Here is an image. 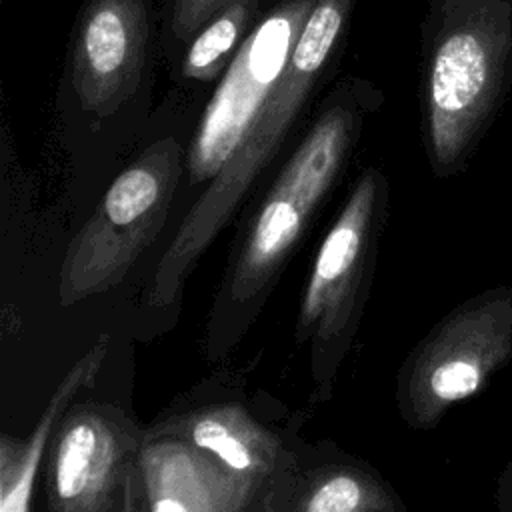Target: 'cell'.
<instances>
[{"label": "cell", "mask_w": 512, "mask_h": 512, "mask_svg": "<svg viewBox=\"0 0 512 512\" xmlns=\"http://www.w3.org/2000/svg\"><path fill=\"white\" fill-rule=\"evenodd\" d=\"M258 0H230L190 38L182 72L194 80H212L234 60Z\"/></svg>", "instance_id": "14"}, {"label": "cell", "mask_w": 512, "mask_h": 512, "mask_svg": "<svg viewBox=\"0 0 512 512\" xmlns=\"http://www.w3.org/2000/svg\"><path fill=\"white\" fill-rule=\"evenodd\" d=\"M354 0H318L312 8L280 82L268 96L242 142L192 204L152 274L146 300L166 308L180 300L184 282L200 256L228 224L238 204L278 152L284 136L310 98Z\"/></svg>", "instance_id": "3"}, {"label": "cell", "mask_w": 512, "mask_h": 512, "mask_svg": "<svg viewBox=\"0 0 512 512\" xmlns=\"http://www.w3.org/2000/svg\"><path fill=\"white\" fill-rule=\"evenodd\" d=\"M110 338L102 334L64 374L28 438L0 434V512H32L36 476L48 456L56 426L74 398L92 388L108 354Z\"/></svg>", "instance_id": "13"}, {"label": "cell", "mask_w": 512, "mask_h": 512, "mask_svg": "<svg viewBox=\"0 0 512 512\" xmlns=\"http://www.w3.org/2000/svg\"><path fill=\"white\" fill-rule=\"evenodd\" d=\"M144 428L120 406L74 402L56 426L44 472L52 512H122Z\"/></svg>", "instance_id": "9"}, {"label": "cell", "mask_w": 512, "mask_h": 512, "mask_svg": "<svg viewBox=\"0 0 512 512\" xmlns=\"http://www.w3.org/2000/svg\"><path fill=\"white\" fill-rule=\"evenodd\" d=\"M122 512H144L142 492H140V474H138V460L132 466L126 486H124V500H122Z\"/></svg>", "instance_id": "16"}, {"label": "cell", "mask_w": 512, "mask_h": 512, "mask_svg": "<svg viewBox=\"0 0 512 512\" xmlns=\"http://www.w3.org/2000/svg\"><path fill=\"white\" fill-rule=\"evenodd\" d=\"M230 0H174L172 32L178 40L194 38L196 32Z\"/></svg>", "instance_id": "15"}, {"label": "cell", "mask_w": 512, "mask_h": 512, "mask_svg": "<svg viewBox=\"0 0 512 512\" xmlns=\"http://www.w3.org/2000/svg\"><path fill=\"white\" fill-rule=\"evenodd\" d=\"M148 42L146 0H90L72 48V84L88 112L110 114L140 84Z\"/></svg>", "instance_id": "10"}, {"label": "cell", "mask_w": 512, "mask_h": 512, "mask_svg": "<svg viewBox=\"0 0 512 512\" xmlns=\"http://www.w3.org/2000/svg\"><path fill=\"white\" fill-rule=\"evenodd\" d=\"M138 474L144 512H268L266 494L216 456L146 428Z\"/></svg>", "instance_id": "11"}, {"label": "cell", "mask_w": 512, "mask_h": 512, "mask_svg": "<svg viewBox=\"0 0 512 512\" xmlns=\"http://www.w3.org/2000/svg\"><path fill=\"white\" fill-rule=\"evenodd\" d=\"M274 512H408L390 480L330 440L304 442Z\"/></svg>", "instance_id": "12"}, {"label": "cell", "mask_w": 512, "mask_h": 512, "mask_svg": "<svg viewBox=\"0 0 512 512\" xmlns=\"http://www.w3.org/2000/svg\"><path fill=\"white\" fill-rule=\"evenodd\" d=\"M180 172V144L164 138L114 178L66 248L58 276L62 308L104 294L124 280L164 228Z\"/></svg>", "instance_id": "5"}, {"label": "cell", "mask_w": 512, "mask_h": 512, "mask_svg": "<svg viewBox=\"0 0 512 512\" xmlns=\"http://www.w3.org/2000/svg\"><path fill=\"white\" fill-rule=\"evenodd\" d=\"M276 400L256 406L238 374H212L176 398L146 432L180 438L256 484L274 512L294 478L304 438Z\"/></svg>", "instance_id": "7"}, {"label": "cell", "mask_w": 512, "mask_h": 512, "mask_svg": "<svg viewBox=\"0 0 512 512\" xmlns=\"http://www.w3.org/2000/svg\"><path fill=\"white\" fill-rule=\"evenodd\" d=\"M352 134L354 120L348 110H326L258 204L210 308L204 336L208 360L228 356L260 314L314 212L336 182Z\"/></svg>", "instance_id": "2"}, {"label": "cell", "mask_w": 512, "mask_h": 512, "mask_svg": "<svg viewBox=\"0 0 512 512\" xmlns=\"http://www.w3.org/2000/svg\"><path fill=\"white\" fill-rule=\"evenodd\" d=\"M512 92V0H432L422 50V136L432 172H464Z\"/></svg>", "instance_id": "1"}, {"label": "cell", "mask_w": 512, "mask_h": 512, "mask_svg": "<svg viewBox=\"0 0 512 512\" xmlns=\"http://www.w3.org/2000/svg\"><path fill=\"white\" fill-rule=\"evenodd\" d=\"M510 360L512 284H498L452 308L408 352L396 378L400 418L414 430L436 428Z\"/></svg>", "instance_id": "6"}, {"label": "cell", "mask_w": 512, "mask_h": 512, "mask_svg": "<svg viewBox=\"0 0 512 512\" xmlns=\"http://www.w3.org/2000/svg\"><path fill=\"white\" fill-rule=\"evenodd\" d=\"M496 510L512 512V456L508 458L496 480Z\"/></svg>", "instance_id": "17"}, {"label": "cell", "mask_w": 512, "mask_h": 512, "mask_svg": "<svg viewBox=\"0 0 512 512\" xmlns=\"http://www.w3.org/2000/svg\"><path fill=\"white\" fill-rule=\"evenodd\" d=\"M384 214L386 180L368 168L354 182L314 256L294 338L310 350L316 402L332 398L334 380L356 338L372 286Z\"/></svg>", "instance_id": "4"}, {"label": "cell", "mask_w": 512, "mask_h": 512, "mask_svg": "<svg viewBox=\"0 0 512 512\" xmlns=\"http://www.w3.org/2000/svg\"><path fill=\"white\" fill-rule=\"evenodd\" d=\"M316 2L282 0L246 36L190 142L186 164L194 184L212 180L234 154L288 68L294 44Z\"/></svg>", "instance_id": "8"}]
</instances>
